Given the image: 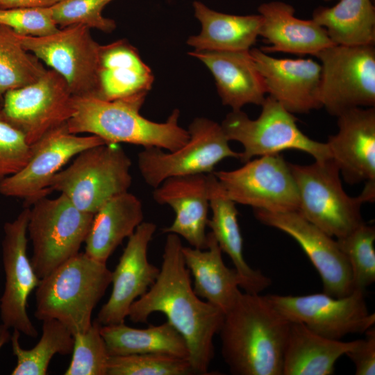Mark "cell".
I'll return each mask as SVG.
<instances>
[{
	"label": "cell",
	"instance_id": "cell-8",
	"mask_svg": "<svg viewBox=\"0 0 375 375\" xmlns=\"http://www.w3.org/2000/svg\"><path fill=\"white\" fill-rule=\"evenodd\" d=\"M30 207L27 233L33 245L31 262L42 278L79 253L94 215L77 208L64 194L36 200Z\"/></svg>",
	"mask_w": 375,
	"mask_h": 375
},
{
	"label": "cell",
	"instance_id": "cell-14",
	"mask_svg": "<svg viewBox=\"0 0 375 375\" xmlns=\"http://www.w3.org/2000/svg\"><path fill=\"white\" fill-rule=\"evenodd\" d=\"M236 169L214 171L236 203L274 212L298 211L299 194L289 163L278 154L250 160Z\"/></svg>",
	"mask_w": 375,
	"mask_h": 375
},
{
	"label": "cell",
	"instance_id": "cell-29",
	"mask_svg": "<svg viewBox=\"0 0 375 375\" xmlns=\"http://www.w3.org/2000/svg\"><path fill=\"white\" fill-rule=\"evenodd\" d=\"M201 32L187 44L194 51H248L256 43L261 25L260 15H237L214 10L199 1L192 3Z\"/></svg>",
	"mask_w": 375,
	"mask_h": 375
},
{
	"label": "cell",
	"instance_id": "cell-26",
	"mask_svg": "<svg viewBox=\"0 0 375 375\" xmlns=\"http://www.w3.org/2000/svg\"><path fill=\"white\" fill-rule=\"evenodd\" d=\"M207 238L206 249L183 246V256L194 278L196 294L226 313L242 292L241 281L235 269L224 264L222 251L211 232Z\"/></svg>",
	"mask_w": 375,
	"mask_h": 375
},
{
	"label": "cell",
	"instance_id": "cell-25",
	"mask_svg": "<svg viewBox=\"0 0 375 375\" xmlns=\"http://www.w3.org/2000/svg\"><path fill=\"white\" fill-rule=\"evenodd\" d=\"M208 175L209 208L212 210V217L208 219L207 226L210 228L221 250L230 257L240 278V288L247 293L260 294L272 284V281L260 270L251 268L246 262L236 203L226 195L212 172Z\"/></svg>",
	"mask_w": 375,
	"mask_h": 375
},
{
	"label": "cell",
	"instance_id": "cell-42",
	"mask_svg": "<svg viewBox=\"0 0 375 375\" xmlns=\"http://www.w3.org/2000/svg\"><path fill=\"white\" fill-rule=\"evenodd\" d=\"M11 335L9 328L3 324L0 325V349L9 340H10Z\"/></svg>",
	"mask_w": 375,
	"mask_h": 375
},
{
	"label": "cell",
	"instance_id": "cell-5",
	"mask_svg": "<svg viewBox=\"0 0 375 375\" xmlns=\"http://www.w3.org/2000/svg\"><path fill=\"white\" fill-rule=\"evenodd\" d=\"M131 167L130 158L117 144L94 146L56 173L49 188L64 194L79 210L94 215L108 199L128 192Z\"/></svg>",
	"mask_w": 375,
	"mask_h": 375
},
{
	"label": "cell",
	"instance_id": "cell-43",
	"mask_svg": "<svg viewBox=\"0 0 375 375\" xmlns=\"http://www.w3.org/2000/svg\"><path fill=\"white\" fill-rule=\"evenodd\" d=\"M2 103V96L0 95V106H1Z\"/></svg>",
	"mask_w": 375,
	"mask_h": 375
},
{
	"label": "cell",
	"instance_id": "cell-13",
	"mask_svg": "<svg viewBox=\"0 0 375 375\" xmlns=\"http://www.w3.org/2000/svg\"><path fill=\"white\" fill-rule=\"evenodd\" d=\"M1 108L32 145L72 117L74 96L64 78L49 69L36 81L4 93Z\"/></svg>",
	"mask_w": 375,
	"mask_h": 375
},
{
	"label": "cell",
	"instance_id": "cell-16",
	"mask_svg": "<svg viewBox=\"0 0 375 375\" xmlns=\"http://www.w3.org/2000/svg\"><path fill=\"white\" fill-rule=\"evenodd\" d=\"M30 207L25 206L12 222L3 226L2 260L5 272V288L0 299L2 324L35 338L38 331L27 313L29 294L39 285L27 255V226Z\"/></svg>",
	"mask_w": 375,
	"mask_h": 375
},
{
	"label": "cell",
	"instance_id": "cell-6",
	"mask_svg": "<svg viewBox=\"0 0 375 375\" xmlns=\"http://www.w3.org/2000/svg\"><path fill=\"white\" fill-rule=\"evenodd\" d=\"M260 115L250 119L242 110L226 115L221 126L228 141L240 142L244 150L240 160L244 163L254 156L278 154L295 149L307 153L317 161L331 158L326 143L312 140L297 124L294 114L269 96L261 104Z\"/></svg>",
	"mask_w": 375,
	"mask_h": 375
},
{
	"label": "cell",
	"instance_id": "cell-19",
	"mask_svg": "<svg viewBox=\"0 0 375 375\" xmlns=\"http://www.w3.org/2000/svg\"><path fill=\"white\" fill-rule=\"evenodd\" d=\"M156 230L155 224L142 222L128 238L119 262L112 272L110 296L96 319L102 326L124 322L131 304L156 280L160 269L150 263L147 258L149 244Z\"/></svg>",
	"mask_w": 375,
	"mask_h": 375
},
{
	"label": "cell",
	"instance_id": "cell-7",
	"mask_svg": "<svg viewBox=\"0 0 375 375\" xmlns=\"http://www.w3.org/2000/svg\"><path fill=\"white\" fill-rule=\"evenodd\" d=\"M289 166L299 194L298 212L308 221L336 239L365 222L361 215L363 201L345 192L332 158Z\"/></svg>",
	"mask_w": 375,
	"mask_h": 375
},
{
	"label": "cell",
	"instance_id": "cell-3",
	"mask_svg": "<svg viewBox=\"0 0 375 375\" xmlns=\"http://www.w3.org/2000/svg\"><path fill=\"white\" fill-rule=\"evenodd\" d=\"M147 95L112 101L74 97L75 111L67 122L68 131L74 134L90 133L106 144L128 143L169 151L182 147L190 134L178 124L179 110L174 109L165 122L151 121L140 113Z\"/></svg>",
	"mask_w": 375,
	"mask_h": 375
},
{
	"label": "cell",
	"instance_id": "cell-33",
	"mask_svg": "<svg viewBox=\"0 0 375 375\" xmlns=\"http://www.w3.org/2000/svg\"><path fill=\"white\" fill-rule=\"evenodd\" d=\"M42 62L27 51L17 33L0 25V95L38 80L47 71Z\"/></svg>",
	"mask_w": 375,
	"mask_h": 375
},
{
	"label": "cell",
	"instance_id": "cell-41",
	"mask_svg": "<svg viewBox=\"0 0 375 375\" xmlns=\"http://www.w3.org/2000/svg\"><path fill=\"white\" fill-rule=\"evenodd\" d=\"M62 0H0V8H51Z\"/></svg>",
	"mask_w": 375,
	"mask_h": 375
},
{
	"label": "cell",
	"instance_id": "cell-21",
	"mask_svg": "<svg viewBox=\"0 0 375 375\" xmlns=\"http://www.w3.org/2000/svg\"><path fill=\"white\" fill-rule=\"evenodd\" d=\"M208 174L169 177L153 191L155 201L174 210L172 224L162 228L184 238L192 247L207 248L206 228L208 218Z\"/></svg>",
	"mask_w": 375,
	"mask_h": 375
},
{
	"label": "cell",
	"instance_id": "cell-10",
	"mask_svg": "<svg viewBox=\"0 0 375 375\" xmlns=\"http://www.w3.org/2000/svg\"><path fill=\"white\" fill-rule=\"evenodd\" d=\"M188 131V141L174 151L165 152L151 147L138 153V169L147 184L156 188L169 177L210 174L224 159H239L240 153L231 149L221 124L216 122L197 117Z\"/></svg>",
	"mask_w": 375,
	"mask_h": 375
},
{
	"label": "cell",
	"instance_id": "cell-17",
	"mask_svg": "<svg viewBox=\"0 0 375 375\" xmlns=\"http://www.w3.org/2000/svg\"><path fill=\"white\" fill-rule=\"evenodd\" d=\"M262 224L278 229L301 247L319 273L323 292L342 297L353 290L348 260L336 240L305 219L298 211L274 212L253 209Z\"/></svg>",
	"mask_w": 375,
	"mask_h": 375
},
{
	"label": "cell",
	"instance_id": "cell-15",
	"mask_svg": "<svg viewBox=\"0 0 375 375\" xmlns=\"http://www.w3.org/2000/svg\"><path fill=\"white\" fill-rule=\"evenodd\" d=\"M103 144L106 143L96 135L78 136L68 131L67 123L62 124L31 145L32 153L26 165L0 181V194L24 199L25 206L30 207L52 192L51 180L72 158Z\"/></svg>",
	"mask_w": 375,
	"mask_h": 375
},
{
	"label": "cell",
	"instance_id": "cell-30",
	"mask_svg": "<svg viewBox=\"0 0 375 375\" xmlns=\"http://www.w3.org/2000/svg\"><path fill=\"white\" fill-rule=\"evenodd\" d=\"M101 334L110 356L162 353L189 360L185 339L167 321L146 328H135L124 322L101 326Z\"/></svg>",
	"mask_w": 375,
	"mask_h": 375
},
{
	"label": "cell",
	"instance_id": "cell-44",
	"mask_svg": "<svg viewBox=\"0 0 375 375\" xmlns=\"http://www.w3.org/2000/svg\"><path fill=\"white\" fill-rule=\"evenodd\" d=\"M324 1H332V0H324Z\"/></svg>",
	"mask_w": 375,
	"mask_h": 375
},
{
	"label": "cell",
	"instance_id": "cell-20",
	"mask_svg": "<svg viewBox=\"0 0 375 375\" xmlns=\"http://www.w3.org/2000/svg\"><path fill=\"white\" fill-rule=\"evenodd\" d=\"M250 53L263 78L267 94L292 114L322 108L319 102L320 64L310 58H278L260 49Z\"/></svg>",
	"mask_w": 375,
	"mask_h": 375
},
{
	"label": "cell",
	"instance_id": "cell-12",
	"mask_svg": "<svg viewBox=\"0 0 375 375\" xmlns=\"http://www.w3.org/2000/svg\"><path fill=\"white\" fill-rule=\"evenodd\" d=\"M90 30L73 24L43 36L17 35L27 51L64 78L74 97H95L100 44Z\"/></svg>",
	"mask_w": 375,
	"mask_h": 375
},
{
	"label": "cell",
	"instance_id": "cell-27",
	"mask_svg": "<svg viewBox=\"0 0 375 375\" xmlns=\"http://www.w3.org/2000/svg\"><path fill=\"white\" fill-rule=\"evenodd\" d=\"M142 204L134 194L126 192L106 201L94 213L85 240V253L106 262L125 238H128L143 222Z\"/></svg>",
	"mask_w": 375,
	"mask_h": 375
},
{
	"label": "cell",
	"instance_id": "cell-23",
	"mask_svg": "<svg viewBox=\"0 0 375 375\" xmlns=\"http://www.w3.org/2000/svg\"><path fill=\"white\" fill-rule=\"evenodd\" d=\"M258 12L262 18L259 36L268 44L260 48L264 52L315 56L334 45L323 27L312 19L297 18L290 4L280 1L265 2L259 6Z\"/></svg>",
	"mask_w": 375,
	"mask_h": 375
},
{
	"label": "cell",
	"instance_id": "cell-38",
	"mask_svg": "<svg viewBox=\"0 0 375 375\" xmlns=\"http://www.w3.org/2000/svg\"><path fill=\"white\" fill-rule=\"evenodd\" d=\"M32 153L24 133L3 115L0 106V181L16 174Z\"/></svg>",
	"mask_w": 375,
	"mask_h": 375
},
{
	"label": "cell",
	"instance_id": "cell-39",
	"mask_svg": "<svg viewBox=\"0 0 375 375\" xmlns=\"http://www.w3.org/2000/svg\"><path fill=\"white\" fill-rule=\"evenodd\" d=\"M0 25L9 27L17 34L43 36L56 31L51 8H0Z\"/></svg>",
	"mask_w": 375,
	"mask_h": 375
},
{
	"label": "cell",
	"instance_id": "cell-9",
	"mask_svg": "<svg viewBox=\"0 0 375 375\" xmlns=\"http://www.w3.org/2000/svg\"><path fill=\"white\" fill-rule=\"evenodd\" d=\"M321 66L319 102L331 115L375 106L374 45H332L317 53Z\"/></svg>",
	"mask_w": 375,
	"mask_h": 375
},
{
	"label": "cell",
	"instance_id": "cell-31",
	"mask_svg": "<svg viewBox=\"0 0 375 375\" xmlns=\"http://www.w3.org/2000/svg\"><path fill=\"white\" fill-rule=\"evenodd\" d=\"M374 0H339L332 7L316 8L312 19L326 30L335 45H374Z\"/></svg>",
	"mask_w": 375,
	"mask_h": 375
},
{
	"label": "cell",
	"instance_id": "cell-4",
	"mask_svg": "<svg viewBox=\"0 0 375 375\" xmlns=\"http://www.w3.org/2000/svg\"><path fill=\"white\" fill-rule=\"evenodd\" d=\"M106 262L79 252L40 279L35 290V317L56 319L73 334L91 326L94 308L111 283Z\"/></svg>",
	"mask_w": 375,
	"mask_h": 375
},
{
	"label": "cell",
	"instance_id": "cell-2",
	"mask_svg": "<svg viewBox=\"0 0 375 375\" xmlns=\"http://www.w3.org/2000/svg\"><path fill=\"white\" fill-rule=\"evenodd\" d=\"M290 322L260 294L241 292L219 331L222 358L234 375H282Z\"/></svg>",
	"mask_w": 375,
	"mask_h": 375
},
{
	"label": "cell",
	"instance_id": "cell-32",
	"mask_svg": "<svg viewBox=\"0 0 375 375\" xmlns=\"http://www.w3.org/2000/svg\"><path fill=\"white\" fill-rule=\"evenodd\" d=\"M42 330V336L36 345L24 349L19 344L21 333L14 329L10 341L17 365L12 375H46L55 354L72 353L74 335L63 324L56 319L43 320Z\"/></svg>",
	"mask_w": 375,
	"mask_h": 375
},
{
	"label": "cell",
	"instance_id": "cell-1",
	"mask_svg": "<svg viewBox=\"0 0 375 375\" xmlns=\"http://www.w3.org/2000/svg\"><path fill=\"white\" fill-rule=\"evenodd\" d=\"M182 248L180 237L168 233L159 274L147 292L131 304L128 317L134 323H146L153 312L163 313L185 339L194 374H210L213 339L224 313L194 292Z\"/></svg>",
	"mask_w": 375,
	"mask_h": 375
},
{
	"label": "cell",
	"instance_id": "cell-18",
	"mask_svg": "<svg viewBox=\"0 0 375 375\" xmlns=\"http://www.w3.org/2000/svg\"><path fill=\"white\" fill-rule=\"evenodd\" d=\"M338 132L326 142L346 183H365L362 194L375 198V108H354L338 117Z\"/></svg>",
	"mask_w": 375,
	"mask_h": 375
},
{
	"label": "cell",
	"instance_id": "cell-35",
	"mask_svg": "<svg viewBox=\"0 0 375 375\" xmlns=\"http://www.w3.org/2000/svg\"><path fill=\"white\" fill-rule=\"evenodd\" d=\"M195 374L188 359L162 353L110 356L107 375Z\"/></svg>",
	"mask_w": 375,
	"mask_h": 375
},
{
	"label": "cell",
	"instance_id": "cell-24",
	"mask_svg": "<svg viewBox=\"0 0 375 375\" xmlns=\"http://www.w3.org/2000/svg\"><path fill=\"white\" fill-rule=\"evenodd\" d=\"M153 81L151 69L142 60L137 49L127 40L100 44L95 97L112 101L147 94Z\"/></svg>",
	"mask_w": 375,
	"mask_h": 375
},
{
	"label": "cell",
	"instance_id": "cell-36",
	"mask_svg": "<svg viewBox=\"0 0 375 375\" xmlns=\"http://www.w3.org/2000/svg\"><path fill=\"white\" fill-rule=\"evenodd\" d=\"M101 326L95 319L86 331L74 335L72 360L65 375H107L110 356L101 334Z\"/></svg>",
	"mask_w": 375,
	"mask_h": 375
},
{
	"label": "cell",
	"instance_id": "cell-37",
	"mask_svg": "<svg viewBox=\"0 0 375 375\" xmlns=\"http://www.w3.org/2000/svg\"><path fill=\"white\" fill-rule=\"evenodd\" d=\"M113 0H62L51 7L53 18L59 28L81 24L105 33L116 28L115 20L103 15L104 8Z\"/></svg>",
	"mask_w": 375,
	"mask_h": 375
},
{
	"label": "cell",
	"instance_id": "cell-22",
	"mask_svg": "<svg viewBox=\"0 0 375 375\" xmlns=\"http://www.w3.org/2000/svg\"><path fill=\"white\" fill-rule=\"evenodd\" d=\"M212 74L222 104L232 110L247 104L261 106L267 91L263 78L248 51H194Z\"/></svg>",
	"mask_w": 375,
	"mask_h": 375
},
{
	"label": "cell",
	"instance_id": "cell-34",
	"mask_svg": "<svg viewBox=\"0 0 375 375\" xmlns=\"http://www.w3.org/2000/svg\"><path fill=\"white\" fill-rule=\"evenodd\" d=\"M336 241L350 266L353 290L365 292L375 281V228L363 222Z\"/></svg>",
	"mask_w": 375,
	"mask_h": 375
},
{
	"label": "cell",
	"instance_id": "cell-11",
	"mask_svg": "<svg viewBox=\"0 0 375 375\" xmlns=\"http://www.w3.org/2000/svg\"><path fill=\"white\" fill-rule=\"evenodd\" d=\"M265 296L288 321L301 323L329 339L340 340L350 334L365 333L374 326L375 315L369 312L365 292L360 290L342 297L324 292Z\"/></svg>",
	"mask_w": 375,
	"mask_h": 375
},
{
	"label": "cell",
	"instance_id": "cell-28",
	"mask_svg": "<svg viewBox=\"0 0 375 375\" xmlns=\"http://www.w3.org/2000/svg\"><path fill=\"white\" fill-rule=\"evenodd\" d=\"M322 336L305 325L290 322L282 375H331L337 360L356 345Z\"/></svg>",
	"mask_w": 375,
	"mask_h": 375
},
{
	"label": "cell",
	"instance_id": "cell-40",
	"mask_svg": "<svg viewBox=\"0 0 375 375\" xmlns=\"http://www.w3.org/2000/svg\"><path fill=\"white\" fill-rule=\"evenodd\" d=\"M365 338L356 340V345L347 353L355 366L356 375H374L375 374V328H369Z\"/></svg>",
	"mask_w": 375,
	"mask_h": 375
}]
</instances>
